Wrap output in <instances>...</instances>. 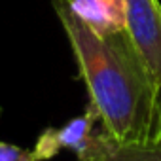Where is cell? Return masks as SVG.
<instances>
[{
  "label": "cell",
  "mask_w": 161,
  "mask_h": 161,
  "mask_svg": "<svg viewBox=\"0 0 161 161\" xmlns=\"http://www.w3.org/2000/svg\"><path fill=\"white\" fill-rule=\"evenodd\" d=\"M51 4L103 131L123 142L159 140L161 99L127 31L99 34L70 10L68 0Z\"/></svg>",
  "instance_id": "1"
},
{
  "label": "cell",
  "mask_w": 161,
  "mask_h": 161,
  "mask_svg": "<svg viewBox=\"0 0 161 161\" xmlns=\"http://www.w3.org/2000/svg\"><path fill=\"white\" fill-rule=\"evenodd\" d=\"M125 31L148 68L161 99V2L123 0Z\"/></svg>",
  "instance_id": "2"
},
{
  "label": "cell",
  "mask_w": 161,
  "mask_h": 161,
  "mask_svg": "<svg viewBox=\"0 0 161 161\" xmlns=\"http://www.w3.org/2000/svg\"><path fill=\"white\" fill-rule=\"evenodd\" d=\"M95 121H99L97 114L91 108H87L86 114L70 119L66 125H63L59 129H53V127L46 129L38 136L36 146L32 148L36 161L51 159L61 150H72L78 155V159L87 155L103 138V133H99V135L93 133Z\"/></svg>",
  "instance_id": "3"
},
{
  "label": "cell",
  "mask_w": 161,
  "mask_h": 161,
  "mask_svg": "<svg viewBox=\"0 0 161 161\" xmlns=\"http://www.w3.org/2000/svg\"><path fill=\"white\" fill-rule=\"evenodd\" d=\"M70 10L99 34L125 31L123 0H68Z\"/></svg>",
  "instance_id": "4"
},
{
  "label": "cell",
  "mask_w": 161,
  "mask_h": 161,
  "mask_svg": "<svg viewBox=\"0 0 161 161\" xmlns=\"http://www.w3.org/2000/svg\"><path fill=\"white\" fill-rule=\"evenodd\" d=\"M78 161H161V138L144 142L114 140L103 131L101 142Z\"/></svg>",
  "instance_id": "5"
},
{
  "label": "cell",
  "mask_w": 161,
  "mask_h": 161,
  "mask_svg": "<svg viewBox=\"0 0 161 161\" xmlns=\"http://www.w3.org/2000/svg\"><path fill=\"white\" fill-rule=\"evenodd\" d=\"M0 161H36V157L32 150L19 148L8 142H0Z\"/></svg>",
  "instance_id": "6"
}]
</instances>
